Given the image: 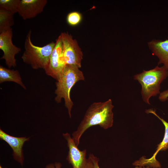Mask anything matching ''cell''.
Wrapping results in <instances>:
<instances>
[{
	"instance_id": "cell-1",
	"label": "cell",
	"mask_w": 168,
	"mask_h": 168,
	"mask_svg": "<svg viewBox=\"0 0 168 168\" xmlns=\"http://www.w3.org/2000/svg\"><path fill=\"white\" fill-rule=\"evenodd\" d=\"M114 107L110 99L104 102L93 103L89 107L77 130L72 133V138L77 147L81 137L90 127L98 125L107 129L112 126Z\"/></svg>"
},
{
	"instance_id": "cell-2",
	"label": "cell",
	"mask_w": 168,
	"mask_h": 168,
	"mask_svg": "<svg viewBox=\"0 0 168 168\" xmlns=\"http://www.w3.org/2000/svg\"><path fill=\"white\" fill-rule=\"evenodd\" d=\"M79 68L74 65H66L56 83L55 100L58 103L62 99H64L65 105L68 109L70 118L73 105L70 97V91L76 82L85 79L83 73Z\"/></svg>"
},
{
	"instance_id": "cell-3",
	"label": "cell",
	"mask_w": 168,
	"mask_h": 168,
	"mask_svg": "<svg viewBox=\"0 0 168 168\" xmlns=\"http://www.w3.org/2000/svg\"><path fill=\"white\" fill-rule=\"evenodd\" d=\"M168 77V69L163 66H157L148 71L143 70L142 72L134 76V79L141 85L142 97L145 103L150 104V98L160 93V84Z\"/></svg>"
},
{
	"instance_id": "cell-4",
	"label": "cell",
	"mask_w": 168,
	"mask_h": 168,
	"mask_svg": "<svg viewBox=\"0 0 168 168\" xmlns=\"http://www.w3.org/2000/svg\"><path fill=\"white\" fill-rule=\"evenodd\" d=\"M31 31L27 34L24 44L25 50L22 56L23 62L34 69H45L49 63L55 43L52 42L40 47L34 44L31 40Z\"/></svg>"
},
{
	"instance_id": "cell-5",
	"label": "cell",
	"mask_w": 168,
	"mask_h": 168,
	"mask_svg": "<svg viewBox=\"0 0 168 168\" xmlns=\"http://www.w3.org/2000/svg\"><path fill=\"white\" fill-rule=\"evenodd\" d=\"M63 44V54L66 65L81 67L83 53L77 40L68 32L60 35Z\"/></svg>"
},
{
	"instance_id": "cell-6",
	"label": "cell",
	"mask_w": 168,
	"mask_h": 168,
	"mask_svg": "<svg viewBox=\"0 0 168 168\" xmlns=\"http://www.w3.org/2000/svg\"><path fill=\"white\" fill-rule=\"evenodd\" d=\"M63 136L67 141L69 148L66 159L72 168H94V164L90 157H86V150H80L69 133H63Z\"/></svg>"
},
{
	"instance_id": "cell-7",
	"label": "cell",
	"mask_w": 168,
	"mask_h": 168,
	"mask_svg": "<svg viewBox=\"0 0 168 168\" xmlns=\"http://www.w3.org/2000/svg\"><path fill=\"white\" fill-rule=\"evenodd\" d=\"M12 28L0 33V49L3 52L1 59H4L9 68L16 66L15 56L21 51L20 48L14 45L12 42Z\"/></svg>"
},
{
	"instance_id": "cell-8",
	"label": "cell",
	"mask_w": 168,
	"mask_h": 168,
	"mask_svg": "<svg viewBox=\"0 0 168 168\" xmlns=\"http://www.w3.org/2000/svg\"><path fill=\"white\" fill-rule=\"evenodd\" d=\"M66 65L63 56L62 43L59 35L56 40L55 45L49 63L44 70L46 74L57 80Z\"/></svg>"
},
{
	"instance_id": "cell-9",
	"label": "cell",
	"mask_w": 168,
	"mask_h": 168,
	"mask_svg": "<svg viewBox=\"0 0 168 168\" xmlns=\"http://www.w3.org/2000/svg\"><path fill=\"white\" fill-rule=\"evenodd\" d=\"M47 0H20L17 13L24 20L34 18L42 13Z\"/></svg>"
},
{
	"instance_id": "cell-10",
	"label": "cell",
	"mask_w": 168,
	"mask_h": 168,
	"mask_svg": "<svg viewBox=\"0 0 168 168\" xmlns=\"http://www.w3.org/2000/svg\"><path fill=\"white\" fill-rule=\"evenodd\" d=\"M146 112L154 114L162 122L165 127V132L162 142L158 145L156 150L152 156L148 159L144 158V157L143 159L141 158L138 161V163L141 166H147L155 168H160V164L156 159V156L160 151H165L168 149V123L159 117L155 111L152 109L147 110Z\"/></svg>"
},
{
	"instance_id": "cell-11",
	"label": "cell",
	"mask_w": 168,
	"mask_h": 168,
	"mask_svg": "<svg viewBox=\"0 0 168 168\" xmlns=\"http://www.w3.org/2000/svg\"><path fill=\"white\" fill-rule=\"evenodd\" d=\"M0 138L10 145L13 151L14 159L22 165L24 158L22 147L25 142L28 141L29 138L12 136L7 134L1 129L0 130Z\"/></svg>"
},
{
	"instance_id": "cell-12",
	"label": "cell",
	"mask_w": 168,
	"mask_h": 168,
	"mask_svg": "<svg viewBox=\"0 0 168 168\" xmlns=\"http://www.w3.org/2000/svg\"><path fill=\"white\" fill-rule=\"evenodd\" d=\"M148 45L152 54L159 59L158 65L163 64L168 69V37L164 41L153 40L148 43Z\"/></svg>"
},
{
	"instance_id": "cell-13",
	"label": "cell",
	"mask_w": 168,
	"mask_h": 168,
	"mask_svg": "<svg viewBox=\"0 0 168 168\" xmlns=\"http://www.w3.org/2000/svg\"><path fill=\"white\" fill-rule=\"evenodd\" d=\"M5 82H13L19 85L23 88H26L22 82L19 72L17 70L10 69L2 66H0V83Z\"/></svg>"
},
{
	"instance_id": "cell-14",
	"label": "cell",
	"mask_w": 168,
	"mask_h": 168,
	"mask_svg": "<svg viewBox=\"0 0 168 168\" xmlns=\"http://www.w3.org/2000/svg\"><path fill=\"white\" fill-rule=\"evenodd\" d=\"M14 14L0 9V33L11 28L14 24Z\"/></svg>"
},
{
	"instance_id": "cell-15",
	"label": "cell",
	"mask_w": 168,
	"mask_h": 168,
	"mask_svg": "<svg viewBox=\"0 0 168 168\" xmlns=\"http://www.w3.org/2000/svg\"><path fill=\"white\" fill-rule=\"evenodd\" d=\"M20 0H0V9L14 15L17 13Z\"/></svg>"
},
{
	"instance_id": "cell-16",
	"label": "cell",
	"mask_w": 168,
	"mask_h": 168,
	"mask_svg": "<svg viewBox=\"0 0 168 168\" xmlns=\"http://www.w3.org/2000/svg\"><path fill=\"white\" fill-rule=\"evenodd\" d=\"M82 14L77 11H73L69 13L67 16L66 20L67 23L71 26H75L79 25L82 21Z\"/></svg>"
},
{
	"instance_id": "cell-17",
	"label": "cell",
	"mask_w": 168,
	"mask_h": 168,
	"mask_svg": "<svg viewBox=\"0 0 168 168\" xmlns=\"http://www.w3.org/2000/svg\"><path fill=\"white\" fill-rule=\"evenodd\" d=\"M158 98L161 102H164L167 100L168 99V89L160 93Z\"/></svg>"
},
{
	"instance_id": "cell-18",
	"label": "cell",
	"mask_w": 168,
	"mask_h": 168,
	"mask_svg": "<svg viewBox=\"0 0 168 168\" xmlns=\"http://www.w3.org/2000/svg\"><path fill=\"white\" fill-rule=\"evenodd\" d=\"M89 157L91 159L94 164V168H100L98 165L99 159L92 154H89Z\"/></svg>"
},
{
	"instance_id": "cell-19",
	"label": "cell",
	"mask_w": 168,
	"mask_h": 168,
	"mask_svg": "<svg viewBox=\"0 0 168 168\" xmlns=\"http://www.w3.org/2000/svg\"><path fill=\"white\" fill-rule=\"evenodd\" d=\"M135 168H151L150 166H147V167H145L144 166H136Z\"/></svg>"
},
{
	"instance_id": "cell-20",
	"label": "cell",
	"mask_w": 168,
	"mask_h": 168,
	"mask_svg": "<svg viewBox=\"0 0 168 168\" xmlns=\"http://www.w3.org/2000/svg\"><path fill=\"white\" fill-rule=\"evenodd\" d=\"M61 166L60 164H57L56 165V168H60Z\"/></svg>"
},
{
	"instance_id": "cell-21",
	"label": "cell",
	"mask_w": 168,
	"mask_h": 168,
	"mask_svg": "<svg viewBox=\"0 0 168 168\" xmlns=\"http://www.w3.org/2000/svg\"><path fill=\"white\" fill-rule=\"evenodd\" d=\"M0 168H2L1 166H0Z\"/></svg>"
}]
</instances>
